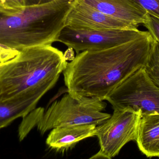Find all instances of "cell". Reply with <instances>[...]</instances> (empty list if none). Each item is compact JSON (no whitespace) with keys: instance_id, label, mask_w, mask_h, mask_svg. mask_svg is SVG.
<instances>
[{"instance_id":"obj_8","label":"cell","mask_w":159,"mask_h":159,"mask_svg":"<svg viewBox=\"0 0 159 159\" xmlns=\"http://www.w3.org/2000/svg\"><path fill=\"white\" fill-rule=\"evenodd\" d=\"M65 26L88 30L134 29L138 27L106 15L79 0H74L66 17Z\"/></svg>"},{"instance_id":"obj_4","label":"cell","mask_w":159,"mask_h":159,"mask_svg":"<svg viewBox=\"0 0 159 159\" xmlns=\"http://www.w3.org/2000/svg\"><path fill=\"white\" fill-rule=\"evenodd\" d=\"M104 101L96 97L75 96L68 92L56 101L44 112L38 109L35 124L42 134L66 125L92 124L97 126L111 117L103 113L106 108Z\"/></svg>"},{"instance_id":"obj_9","label":"cell","mask_w":159,"mask_h":159,"mask_svg":"<svg viewBox=\"0 0 159 159\" xmlns=\"http://www.w3.org/2000/svg\"><path fill=\"white\" fill-rule=\"evenodd\" d=\"M79 1L106 15L137 27L146 20L147 12L129 0Z\"/></svg>"},{"instance_id":"obj_3","label":"cell","mask_w":159,"mask_h":159,"mask_svg":"<svg viewBox=\"0 0 159 159\" xmlns=\"http://www.w3.org/2000/svg\"><path fill=\"white\" fill-rule=\"evenodd\" d=\"M74 0L26 5L19 10L0 9V43L20 50L57 42Z\"/></svg>"},{"instance_id":"obj_10","label":"cell","mask_w":159,"mask_h":159,"mask_svg":"<svg viewBox=\"0 0 159 159\" xmlns=\"http://www.w3.org/2000/svg\"><path fill=\"white\" fill-rule=\"evenodd\" d=\"M96 126L92 124L66 125L52 129L46 140L49 147L61 150L70 148L78 142L95 136Z\"/></svg>"},{"instance_id":"obj_17","label":"cell","mask_w":159,"mask_h":159,"mask_svg":"<svg viewBox=\"0 0 159 159\" xmlns=\"http://www.w3.org/2000/svg\"><path fill=\"white\" fill-rule=\"evenodd\" d=\"M26 5V0H0V9L19 10Z\"/></svg>"},{"instance_id":"obj_12","label":"cell","mask_w":159,"mask_h":159,"mask_svg":"<svg viewBox=\"0 0 159 159\" xmlns=\"http://www.w3.org/2000/svg\"><path fill=\"white\" fill-rule=\"evenodd\" d=\"M36 106L28 102L14 104L0 103V129L7 127L17 119L24 118L34 111Z\"/></svg>"},{"instance_id":"obj_11","label":"cell","mask_w":159,"mask_h":159,"mask_svg":"<svg viewBox=\"0 0 159 159\" xmlns=\"http://www.w3.org/2000/svg\"><path fill=\"white\" fill-rule=\"evenodd\" d=\"M135 142L147 157L159 158V113L141 116Z\"/></svg>"},{"instance_id":"obj_15","label":"cell","mask_w":159,"mask_h":159,"mask_svg":"<svg viewBox=\"0 0 159 159\" xmlns=\"http://www.w3.org/2000/svg\"><path fill=\"white\" fill-rule=\"evenodd\" d=\"M143 25L148 30L155 40L159 43V18L148 13L146 20Z\"/></svg>"},{"instance_id":"obj_19","label":"cell","mask_w":159,"mask_h":159,"mask_svg":"<svg viewBox=\"0 0 159 159\" xmlns=\"http://www.w3.org/2000/svg\"><path fill=\"white\" fill-rule=\"evenodd\" d=\"M6 63H0V72L2 71V69L4 65Z\"/></svg>"},{"instance_id":"obj_14","label":"cell","mask_w":159,"mask_h":159,"mask_svg":"<svg viewBox=\"0 0 159 159\" xmlns=\"http://www.w3.org/2000/svg\"><path fill=\"white\" fill-rule=\"evenodd\" d=\"M144 9L148 13L159 18V0H129Z\"/></svg>"},{"instance_id":"obj_1","label":"cell","mask_w":159,"mask_h":159,"mask_svg":"<svg viewBox=\"0 0 159 159\" xmlns=\"http://www.w3.org/2000/svg\"><path fill=\"white\" fill-rule=\"evenodd\" d=\"M155 41L149 32L110 48L80 52L62 72L68 92L105 101L129 77L145 67Z\"/></svg>"},{"instance_id":"obj_2","label":"cell","mask_w":159,"mask_h":159,"mask_svg":"<svg viewBox=\"0 0 159 159\" xmlns=\"http://www.w3.org/2000/svg\"><path fill=\"white\" fill-rule=\"evenodd\" d=\"M19 51L0 72V103L28 102L36 106L57 82L67 66V59L52 45Z\"/></svg>"},{"instance_id":"obj_18","label":"cell","mask_w":159,"mask_h":159,"mask_svg":"<svg viewBox=\"0 0 159 159\" xmlns=\"http://www.w3.org/2000/svg\"><path fill=\"white\" fill-rule=\"evenodd\" d=\"M52 1V0H33L32 4L42 3L46 2H49V1Z\"/></svg>"},{"instance_id":"obj_6","label":"cell","mask_w":159,"mask_h":159,"mask_svg":"<svg viewBox=\"0 0 159 159\" xmlns=\"http://www.w3.org/2000/svg\"><path fill=\"white\" fill-rule=\"evenodd\" d=\"M141 113L129 109H114L113 115L96 127L100 150L90 159H111L129 142L135 141Z\"/></svg>"},{"instance_id":"obj_7","label":"cell","mask_w":159,"mask_h":159,"mask_svg":"<svg viewBox=\"0 0 159 159\" xmlns=\"http://www.w3.org/2000/svg\"><path fill=\"white\" fill-rule=\"evenodd\" d=\"M148 31L138 29L88 30L65 26L57 42L64 44L77 54L84 51H96L110 48L146 35Z\"/></svg>"},{"instance_id":"obj_16","label":"cell","mask_w":159,"mask_h":159,"mask_svg":"<svg viewBox=\"0 0 159 159\" xmlns=\"http://www.w3.org/2000/svg\"><path fill=\"white\" fill-rule=\"evenodd\" d=\"M20 51L10 48L0 43V63H5L15 58Z\"/></svg>"},{"instance_id":"obj_13","label":"cell","mask_w":159,"mask_h":159,"mask_svg":"<svg viewBox=\"0 0 159 159\" xmlns=\"http://www.w3.org/2000/svg\"><path fill=\"white\" fill-rule=\"evenodd\" d=\"M144 68L150 78L159 87V43L156 40L151 47Z\"/></svg>"},{"instance_id":"obj_5","label":"cell","mask_w":159,"mask_h":159,"mask_svg":"<svg viewBox=\"0 0 159 159\" xmlns=\"http://www.w3.org/2000/svg\"><path fill=\"white\" fill-rule=\"evenodd\" d=\"M113 109H129L141 116L159 113V87L144 67L129 77L107 98Z\"/></svg>"}]
</instances>
